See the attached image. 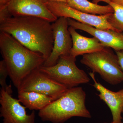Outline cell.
Listing matches in <instances>:
<instances>
[{"label": "cell", "mask_w": 123, "mask_h": 123, "mask_svg": "<svg viewBox=\"0 0 123 123\" xmlns=\"http://www.w3.org/2000/svg\"><path fill=\"white\" fill-rule=\"evenodd\" d=\"M117 55L119 63L123 71V50L115 51Z\"/></svg>", "instance_id": "obj_18"}, {"label": "cell", "mask_w": 123, "mask_h": 123, "mask_svg": "<svg viewBox=\"0 0 123 123\" xmlns=\"http://www.w3.org/2000/svg\"><path fill=\"white\" fill-rule=\"evenodd\" d=\"M86 92L81 87L68 89L62 97L39 111L42 121L63 123L72 117L90 118L91 115L85 105Z\"/></svg>", "instance_id": "obj_3"}, {"label": "cell", "mask_w": 123, "mask_h": 123, "mask_svg": "<svg viewBox=\"0 0 123 123\" xmlns=\"http://www.w3.org/2000/svg\"><path fill=\"white\" fill-rule=\"evenodd\" d=\"M104 0H102V2H103ZM110 2H113L117 4L123 6V0H107Z\"/></svg>", "instance_id": "obj_20"}, {"label": "cell", "mask_w": 123, "mask_h": 123, "mask_svg": "<svg viewBox=\"0 0 123 123\" xmlns=\"http://www.w3.org/2000/svg\"><path fill=\"white\" fill-rule=\"evenodd\" d=\"M68 25L75 30L84 31L97 38L102 44L115 51L123 50V34L112 30H101L68 18Z\"/></svg>", "instance_id": "obj_11"}, {"label": "cell", "mask_w": 123, "mask_h": 123, "mask_svg": "<svg viewBox=\"0 0 123 123\" xmlns=\"http://www.w3.org/2000/svg\"><path fill=\"white\" fill-rule=\"evenodd\" d=\"M12 0H0V9L8 6Z\"/></svg>", "instance_id": "obj_19"}, {"label": "cell", "mask_w": 123, "mask_h": 123, "mask_svg": "<svg viewBox=\"0 0 123 123\" xmlns=\"http://www.w3.org/2000/svg\"><path fill=\"white\" fill-rule=\"evenodd\" d=\"M89 75L93 81L92 86L99 93L98 96L111 110L112 117V123H123L121 114L123 108V89L117 92H113L96 80L94 73H90Z\"/></svg>", "instance_id": "obj_12"}, {"label": "cell", "mask_w": 123, "mask_h": 123, "mask_svg": "<svg viewBox=\"0 0 123 123\" xmlns=\"http://www.w3.org/2000/svg\"><path fill=\"white\" fill-rule=\"evenodd\" d=\"M48 1H57V2H66L67 0H47Z\"/></svg>", "instance_id": "obj_21"}, {"label": "cell", "mask_w": 123, "mask_h": 123, "mask_svg": "<svg viewBox=\"0 0 123 123\" xmlns=\"http://www.w3.org/2000/svg\"><path fill=\"white\" fill-rule=\"evenodd\" d=\"M0 49L9 76L17 89L24 79L43 66L46 60L41 53L30 50L11 35L2 31L0 32Z\"/></svg>", "instance_id": "obj_2"}, {"label": "cell", "mask_w": 123, "mask_h": 123, "mask_svg": "<svg viewBox=\"0 0 123 123\" xmlns=\"http://www.w3.org/2000/svg\"><path fill=\"white\" fill-rule=\"evenodd\" d=\"M122 113H123V110H122Z\"/></svg>", "instance_id": "obj_23"}, {"label": "cell", "mask_w": 123, "mask_h": 123, "mask_svg": "<svg viewBox=\"0 0 123 123\" xmlns=\"http://www.w3.org/2000/svg\"><path fill=\"white\" fill-rule=\"evenodd\" d=\"M54 43L50 55L43 66L50 67L57 63L61 56L70 55L73 46L72 39L68 30V18L61 17L52 24Z\"/></svg>", "instance_id": "obj_8"}, {"label": "cell", "mask_w": 123, "mask_h": 123, "mask_svg": "<svg viewBox=\"0 0 123 123\" xmlns=\"http://www.w3.org/2000/svg\"><path fill=\"white\" fill-rule=\"evenodd\" d=\"M102 0H92V2L95 4H98L99 2H102Z\"/></svg>", "instance_id": "obj_22"}, {"label": "cell", "mask_w": 123, "mask_h": 123, "mask_svg": "<svg viewBox=\"0 0 123 123\" xmlns=\"http://www.w3.org/2000/svg\"><path fill=\"white\" fill-rule=\"evenodd\" d=\"M66 3L74 8L89 14L104 15L114 13L113 8L109 5H100L88 0H67Z\"/></svg>", "instance_id": "obj_15"}, {"label": "cell", "mask_w": 123, "mask_h": 123, "mask_svg": "<svg viewBox=\"0 0 123 123\" xmlns=\"http://www.w3.org/2000/svg\"><path fill=\"white\" fill-rule=\"evenodd\" d=\"M76 57L71 55L61 56L54 66L40 67L39 69L68 89L87 84L90 79L85 71L78 68Z\"/></svg>", "instance_id": "obj_5"}, {"label": "cell", "mask_w": 123, "mask_h": 123, "mask_svg": "<svg viewBox=\"0 0 123 123\" xmlns=\"http://www.w3.org/2000/svg\"><path fill=\"white\" fill-rule=\"evenodd\" d=\"M111 123H112V122H111Z\"/></svg>", "instance_id": "obj_24"}, {"label": "cell", "mask_w": 123, "mask_h": 123, "mask_svg": "<svg viewBox=\"0 0 123 123\" xmlns=\"http://www.w3.org/2000/svg\"><path fill=\"white\" fill-rule=\"evenodd\" d=\"M51 23L36 17L12 16L0 22V31L11 35L30 50L41 53L46 60L54 43Z\"/></svg>", "instance_id": "obj_1"}, {"label": "cell", "mask_w": 123, "mask_h": 123, "mask_svg": "<svg viewBox=\"0 0 123 123\" xmlns=\"http://www.w3.org/2000/svg\"><path fill=\"white\" fill-rule=\"evenodd\" d=\"M9 76L7 65L4 60L0 62V84L1 89L7 91L9 93H12L11 85L8 86L6 82V78Z\"/></svg>", "instance_id": "obj_17"}, {"label": "cell", "mask_w": 123, "mask_h": 123, "mask_svg": "<svg viewBox=\"0 0 123 123\" xmlns=\"http://www.w3.org/2000/svg\"><path fill=\"white\" fill-rule=\"evenodd\" d=\"M81 64L98 73L103 80L115 85L123 82V71L116 54L107 47L102 50L82 55Z\"/></svg>", "instance_id": "obj_4"}, {"label": "cell", "mask_w": 123, "mask_h": 123, "mask_svg": "<svg viewBox=\"0 0 123 123\" xmlns=\"http://www.w3.org/2000/svg\"><path fill=\"white\" fill-rule=\"evenodd\" d=\"M0 117L3 118L1 123H35V113L33 111L27 114L25 106L18 99L14 98L11 94L0 89Z\"/></svg>", "instance_id": "obj_9"}, {"label": "cell", "mask_w": 123, "mask_h": 123, "mask_svg": "<svg viewBox=\"0 0 123 123\" xmlns=\"http://www.w3.org/2000/svg\"><path fill=\"white\" fill-rule=\"evenodd\" d=\"M47 0H12L7 6L13 17L31 16L41 18L54 22L58 18L46 5Z\"/></svg>", "instance_id": "obj_10"}, {"label": "cell", "mask_w": 123, "mask_h": 123, "mask_svg": "<svg viewBox=\"0 0 123 123\" xmlns=\"http://www.w3.org/2000/svg\"><path fill=\"white\" fill-rule=\"evenodd\" d=\"M46 4L50 11L58 18L64 17L71 18L97 29L119 32L108 22V19L111 13L104 15L86 13L70 7L65 2L47 1Z\"/></svg>", "instance_id": "obj_6"}, {"label": "cell", "mask_w": 123, "mask_h": 123, "mask_svg": "<svg viewBox=\"0 0 123 123\" xmlns=\"http://www.w3.org/2000/svg\"><path fill=\"white\" fill-rule=\"evenodd\" d=\"M103 2L110 5L114 10L108 20L111 25L119 32L123 34V6L115 4L107 0H104Z\"/></svg>", "instance_id": "obj_16"}, {"label": "cell", "mask_w": 123, "mask_h": 123, "mask_svg": "<svg viewBox=\"0 0 123 123\" xmlns=\"http://www.w3.org/2000/svg\"><path fill=\"white\" fill-rule=\"evenodd\" d=\"M68 30L72 39L73 46L70 55L76 57L80 55L94 53L107 48L102 44L97 38H88L80 34L76 30L69 26Z\"/></svg>", "instance_id": "obj_13"}, {"label": "cell", "mask_w": 123, "mask_h": 123, "mask_svg": "<svg viewBox=\"0 0 123 123\" xmlns=\"http://www.w3.org/2000/svg\"><path fill=\"white\" fill-rule=\"evenodd\" d=\"M39 68L33 70L24 79L18 91H34L51 97L55 100L66 93L68 89L42 72Z\"/></svg>", "instance_id": "obj_7"}, {"label": "cell", "mask_w": 123, "mask_h": 123, "mask_svg": "<svg viewBox=\"0 0 123 123\" xmlns=\"http://www.w3.org/2000/svg\"><path fill=\"white\" fill-rule=\"evenodd\" d=\"M20 103L29 110H40L51 103L55 99L51 97L34 91H18Z\"/></svg>", "instance_id": "obj_14"}]
</instances>
